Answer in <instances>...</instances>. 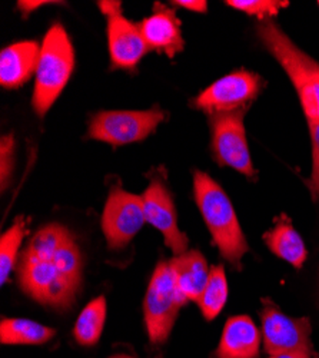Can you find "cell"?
<instances>
[{
  "mask_svg": "<svg viewBox=\"0 0 319 358\" xmlns=\"http://www.w3.org/2000/svg\"><path fill=\"white\" fill-rule=\"evenodd\" d=\"M19 285L35 301L68 310L82 281V255L69 229L61 224L40 228L20 254Z\"/></svg>",
  "mask_w": 319,
  "mask_h": 358,
  "instance_id": "1",
  "label": "cell"
},
{
  "mask_svg": "<svg viewBox=\"0 0 319 358\" xmlns=\"http://www.w3.org/2000/svg\"><path fill=\"white\" fill-rule=\"evenodd\" d=\"M193 194L221 255L241 270L242 258L249 251V247L230 199L219 184L200 171L193 173Z\"/></svg>",
  "mask_w": 319,
  "mask_h": 358,
  "instance_id": "2",
  "label": "cell"
},
{
  "mask_svg": "<svg viewBox=\"0 0 319 358\" xmlns=\"http://www.w3.org/2000/svg\"><path fill=\"white\" fill-rule=\"evenodd\" d=\"M258 36L291 78L309 127L318 124L319 64L289 41L272 20H265L258 26Z\"/></svg>",
  "mask_w": 319,
  "mask_h": 358,
  "instance_id": "3",
  "label": "cell"
},
{
  "mask_svg": "<svg viewBox=\"0 0 319 358\" xmlns=\"http://www.w3.org/2000/svg\"><path fill=\"white\" fill-rule=\"evenodd\" d=\"M75 68V50L62 24H53L42 43L32 106L43 117L59 98Z\"/></svg>",
  "mask_w": 319,
  "mask_h": 358,
  "instance_id": "4",
  "label": "cell"
},
{
  "mask_svg": "<svg viewBox=\"0 0 319 358\" xmlns=\"http://www.w3.org/2000/svg\"><path fill=\"white\" fill-rule=\"evenodd\" d=\"M186 303V296L178 288L170 261H161L155 268L143 303L144 322L151 343L161 344L166 341L181 307Z\"/></svg>",
  "mask_w": 319,
  "mask_h": 358,
  "instance_id": "5",
  "label": "cell"
},
{
  "mask_svg": "<svg viewBox=\"0 0 319 358\" xmlns=\"http://www.w3.org/2000/svg\"><path fill=\"white\" fill-rule=\"evenodd\" d=\"M166 113L159 108L149 110H105L96 113L89 125V138L113 146L128 145L147 139Z\"/></svg>",
  "mask_w": 319,
  "mask_h": 358,
  "instance_id": "6",
  "label": "cell"
},
{
  "mask_svg": "<svg viewBox=\"0 0 319 358\" xmlns=\"http://www.w3.org/2000/svg\"><path fill=\"white\" fill-rule=\"evenodd\" d=\"M245 112L246 108L211 115L212 152L221 166L234 168L246 178L255 179L256 171L252 164L244 127Z\"/></svg>",
  "mask_w": 319,
  "mask_h": 358,
  "instance_id": "7",
  "label": "cell"
},
{
  "mask_svg": "<svg viewBox=\"0 0 319 358\" xmlns=\"http://www.w3.org/2000/svg\"><path fill=\"white\" fill-rule=\"evenodd\" d=\"M262 83L264 80L258 73L248 71L232 72L200 92L192 105L211 115L245 109L259 95Z\"/></svg>",
  "mask_w": 319,
  "mask_h": 358,
  "instance_id": "8",
  "label": "cell"
},
{
  "mask_svg": "<svg viewBox=\"0 0 319 358\" xmlns=\"http://www.w3.org/2000/svg\"><path fill=\"white\" fill-rule=\"evenodd\" d=\"M101 222L109 248H124L147 222L142 196L112 187Z\"/></svg>",
  "mask_w": 319,
  "mask_h": 358,
  "instance_id": "9",
  "label": "cell"
},
{
  "mask_svg": "<svg viewBox=\"0 0 319 358\" xmlns=\"http://www.w3.org/2000/svg\"><path fill=\"white\" fill-rule=\"evenodd\" d=\"M99 9L107 16V41L113 68L133 71L149 50L139 24L122 15L121 2H99Z\"/></svg>",
  "mask_w": 319,
  "mask_h": 358,
  "instance_id": "10",
  "label": "cell"
},
{
  "mask_svg": "<svg viewBox=\"0 0 319 358\" xmlns=\"http://www.w3.org/2000/svg\"><path fill=\"white\" fill-rule=\"evenodd\" d=\"M262 337L269 355L286 351H308L311 345V322L308 318H291L269 300H264Z\"/></svg>",
  "mask_w": 319,
  "mask_h": 358,
  "instance_id": "11",
  "label": "cell"
},
{
  "mask_svg": "<svg viewBox=\"0 0 319 358\" xmlns=\"http://www.w3.org/2000/svg\"><path fill=\"white\" fill-rule=\"evenodd\" d=\"M147 222L155 227L165 238V244L172 252L182 255L188 250V236L179 229L177 220V210L173 205L172 196L166 187L154 179L149 187L142 195Z\"/></svg>",
  "mask_w": 319,
  "mask_h": 358,
  "instance_id": "12",
  "label": "cell"
},
{
  "mask_svg": "<svg viewBox=\"0 0 319 358\" xmlns=\"http://www.w3.org/2000/svg\"><path fill=\"white\" fill-rule=\"evenodd\" d=\"M139 29L144 42L152 50L173 57L184 49L181 20L175 12L162 3H155L154 13L142 20Z\"/></svg>",
  "mask_w": 319,
  "mask_h": 358,
  "instance_id": "13",
  "label": "cell"
},
{
  "mask_svg": "<svg viewBox=\"0 0 319 358\" xmlns=\"http://www.w3.org/2000/svg\"><path fill=\"white\" fill-rule=\"evenodd\" d=\"M40 48L35 41H23L5 48L0 53V85L16 89L38 71Z\"/></svg>",
  "mask_w": 319,
  "mask_h": 358,
  "instance_id": "14",
  "label": "cell"
},
{
  "mask_svg": "<svg viewBox=\"0 0 319 358\" xmlns=\"http://www.w3.org/2000/svg\"><path fill=\"white\" fill-rule=\"evenodd\" d=\"M259 343L260 334L249 317H232L225 324L216 358H256Z\"/></svg>",
  "mask_w": 319,
  "mask_h": 358,
  "instance_id": "15",
  "label": "cell"
},
{
  "mask_svg": "<svg viewBox=\"0 0 319 358\" xmlns=\"http://www.w3.org/2000/svg\"><path fill=\"white\" fill-rule=\"evenodd\" d=\"M172 270L175 273L177 284L188 301L199 303L209 281L211 270L205 257L199 251H186L170 259Z\"/></svg>",
  "mask_w": 319,
  "mask_h": 358,
  "instance_id": "16",
  "label": "cell"
},
{
  "mask_svg": "<svg viewBox=\"0 0 319 358\" xmlns=\"http://www.w3.org/2000/svg\"><path fill=\"white\" fill-rule=\"evenodd\" d=\"M264 240L276 257L285 259L298 270L304 265L308 257L306 247L286 215H281L276 220L275 227L264 235Z\"/></svg>",
  "mask_w": 319,
  "mask_h": 358,
  "instance_id": "17",
  "label": "cell"
},
{
  "mask_svg": "<svg viewBox=\"0 0 319 358\" xmlns=\"http://www.w3.org/2000/svg\"><path fill=\"white\" fill-rule=\"evenodd\" d=\"M54 330L40 322L24 318H3L0 324V341L3 344L39 345L54 337Z\"/></svg>",
  "mask_w": 319,
  "mask_h": 358,
  "instance_id": "18",
  "label": "cell"
},
{
  "mask_svg": "<svg viewBox=\"0 0 319 358\" xmlns=\"http://www.w3.org/2000/svg\"><path fill=\"white\" fill-rule=\"evenodd\" d=\"M106 320V300L105 296H98L83 308L76 320L73 328L75 340L84 347L95 345L103 331Z\"/></svg>",
  "mask_w": 319,
  "mask_h": 358,
  "instance_id": "19",
  "label": "cell"
},
{
  "mask_svg": "<svg viewBox=\"0 0 319 358\" xmlns=\"http://www.w3.org/2000/svg\"><path fill=\"white\" fill-rule=\"evenodd\" d=\"M228 300V281L222 265L211 268L209 281L198 303L207 320H214L221 314Z\"/></svg>",
  "mask_w": 319,
  "mask_h": 358,
  "instance_id": "20",
  "label": "cell"
},
{
  "mask_svg": "<svg viewBox=\"0 0 319 358\" xmlns=\"http://www.w3.org/2000/svg\"><path fill=\"white\" fill-rule=\"evenodd\" d=\"M26 220L23 217H17L13 225L2 234L0 238V282L6 284L15 262L19 257V250L24 235L27 234Z\"/></svg>",
  "mask_w": 319,
  "mask_h": 358,
  "instance_id": "21",
  "label": "cell"
},
{
  "mask_svg": "<svg viewBox=\"0 0 319 358\" xmlns=\"http://www.w3.org/2000/svg\"><path fill=\"white\" fill-rule=\"evenodd\" d=\"M225 5L242 10L249 16H256L260 20H265L267 17L276 16L281 9L289 5V2H281V0H228Z\"/></svg>",
  "mask_w": 319,
  "mask_h": 358,
  "instance_id": "22",
  "label": "cell"
},
{
  "mask_svg": "<svg viewBox=\"0 0 319 358\" xmlns=\"http://www.w3.org/2000/svg\"><path fill=\"white\" fill-rule=\"evenodd\" d=\"M311 138H312V175L308 181L309 191L315 201H319V122L309 127Z\"/></svg>",
  "mask_w": 319,
  "mask_h": 358,
  "instance_id": "23",
  "label": "cell"
},
{
  "mask_svg": "<svg viewBox=\"0 0 319 358\" xmlns=\"http://www.w3.org/2000/svg\"><path fill=\"white\" fill-rule=\"evenodd\" d=\"M13 148H15V141L12 135L3 136L2 143H0V152H2V189L6 188L8 178L12 173V166H13Z\"/></svg>",
  "mask_w": 319,
  "mask_h": 358,
  "instance_id": "24",
  "label": "cell"
},
{
  "mask_svg": "<svg viewBox=\"0 0 319 358\" xmlns=\"http://www.w3.org/2000/svg\"><path fill=\"white\" fill-rule=\"evenodd\" d=\"M172 5L198 13H205L208 10V2H205V0H175V2H172Z\"/></svg>",
  "mask_w": 319,
  "mask_h": 358,
  "instance_id": "25",
  "label": "cell"
},
{
  "mask_svg": "<svg viewBox=\"0 0 319 358\" xmlns=\"http://www.w3.org/2000/svg\"><path fill=\"white\" fill-rule=\"evenodd\" d=\"M47 3H52V2H46V0H35V2H26V0H22V2L17 3V8L19 10L23 12V16H29L31 15V12H34L35 9L43 6V5H47Z\"/></svg>",
  "mask_w": 319,
  "mask_h": 358,
  "instance_id": "26",
  "label": "cell"
},
{
  "mask_svg": "<svg viewBox=\"0 0 319 358\" xmlns=\"http://www.w3.org/2000/svg\"><path fill=\"white\" fill-rule=\"evenodd\" d=\"M269 358H311V352L308 351H286L274 354Z\"/></svg>",
  "mask_w": 319,
  "mask_h": 358,
  "instance_id": "27",
  "label": "cell"
},
{
  "mask_svg": "<svg viewBox=\"0 0 319 358\" xmlns=\"http://www.w3.org/2000/svg\"><path fill=\"white\" fill-rule=\"evenodd\" d=\"M110 358H135V357H129V355H113Z\"/></svg>",
  "mask_w": 319,
  "mask_h": 358,
  "instance_id": "28",
  "label": "cell"
},
{
  "mask_svg": "<svg viewBox=\"0 0 319 358\" xmlns=\"http://www.w3.org/2000/svg\"><path fill=\"white\" fill-rule=\"evenodd\" d=\"M318 5H319V2H318Z\"/></svg>",
  "mask_w": 319,
  "mask_h": 358,
  "instance_id": "29",
  "label": "cell"
}]
</instances>
